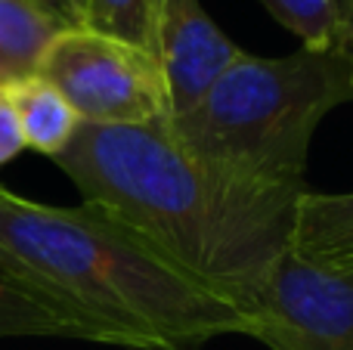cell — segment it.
<instances>
[{"mask_svg": "<svg viewBox=\"0 0 353 350\" xmlns=\"http://www.w3.org/2000/svg\"><path fill=\"white\" fill-rule=\"evenodd\" d=\"M84 124L155 127L171 121V96L152 53L90 28H62L37 65Z\"/></svg>", "mask_w": 353, "mask_h": 350, "instance_id": "cell-4", "label": "cell"}, {"mask_svg": "<svg viewBox=\"0 0 353 350\" xmlns=\"http://www.w3.org/2000/svg\"><path fill=\"white\" fill-rule=\"evenodd\" d=\"M242 53L199 0H159L155 59L168 84L171 115L189 109Z\"/></svg>", "mask_w": 353, "mask_h": 350, "instance_id": "cell-6", "label": "cell"}, {"mask_svg": "<svg viewBox=\"0 0 353 350\" xmlns=\"http://www.w3.org/2000/svg\"><path fill=\"white\" fill-rule=\"evenodd\" d=\"M261 3L276 22L298 34L307 50L344 47L341 0H261Z\"/></svg>", "mask_w": 353, "mask_h": 350, "instance_id": "cell-11", "label": "cell"}, {"mask_svg": "<svg viewBox=\"0 0 353 350\" xmlns=\"http://www.w3.org/2000/svg\"><path fill=\"white\" fill-rule=\"evenodd\" d=\"M155 10L159 0H87L84 28L155 56Z\"/></svg>", "mask_w": 353, "mask_h": 350, "instance_id": "cell-12", "label": "cell"}, {"mask_svg": "<svg viewBox=\"0 0 353 350\" xmlns=\"http://www.w3.org/2000/svg\"><path fill=\"white\" fill-rule=\"evenodd\" d=\"M43 16H50L59 28H84L87 0H31Z\"/></svg>", "mask_w": 353, "mask_h": 350, "instance_id": "cell-14", "label": "cell"}, {"mask_svg": "<svg viewBox=\"0 0 353 350\" xmlns=\"http://www.w3.org/2000/svg\"><path fill=\"white\" fill-rule=\"evenodd\" d=\"M0 258L72 307L97 344L199 350L254 326L93 202L53 208L0 186Z\"/></svg>", "mask_w": 353, "mask_h": 350, "instance_id": "cell-2", "label": "cell"}, {"mask_svg": "<svg viewBox=\"0 0 353 350\" xmlns=\"http://www.w3.org/2000/svg\"><path fill=\"white\" fill-rule=\"evenodd\" d=\"M56 165L99 205L211 291L251 313L288 251L301 192L195 155L168 130L78 124Z\"/></svg>", "mask_w": 353, "mask_h": 350, "instance_id": "cell-1", "label": "cell"}, {"mask_svg": "<svg viewBox=\"0 0 353 350\" xmlns=\"http://www.w3.org/2000/svg\"><path fill=\"white\" fill-rule=\"evenodd\" d=\"M6 96H10V105L16 112L25 146L56 158L81 124V118L62 99V93L53 84H47L41 74H31V78L6 87Z\"/></svg>", "mask_w": 353, "mask_h": 350, "instance_id": "cell-9", "label": "cell"}, {"mask_svg": "<svg viewBox=\"0 0 353 350\" xmlns=\"http://www.w3.org/2000/svg\"><path fill=\"white\" fill-rule=\"evenodd\" d=\"M353 99V50H307L263 59L242 53L168 130L214 165L285 189H307L319 121Z\"/></svg>", "mask_w": 353, "mask_h": 350, "instance_id": "cell-3", "label": "cell"}, {"mask_svg": "<svg viewBox=\"0 0 353 350\" xmlns=\"http://www.w3.org/2000/svg\"><path fill=\"white\" fill-rule=\"evenodd\" d=\"M59 31L31 0H0V87L37 74L43 50Z\"/></svg>", "mask_w": 353, "mask_h": 350, "instance_id": "cell-10", "label": "cell"}, {"mask_svg": "<svg viewBox=\"0 0 353 350\" xmlns=\"http://www.w3.org/2000/svg\"><path fill=\"white\" fill-rule=\"evenodd\" d=\"M341 34L344 47L353 50V0H341Z\"/></svg>", "mask_w": 353, "mask_h": 350, "instance_id": "cell-15", "label": "cell"}, {"mask_svg": "<svg viewBox=\"0 0 353 350\" xmlns=\"http://www.w3.org/2000/svg\"><path fill=\"white\" fill-rule=\"evenodd\" d=\"M22 149H25V140H22V130H19L16 112H12V105H10L6 87H0V165L16 158Z\"/></svg>", "mask_w": 353, "mask_h": 350, "instance_id": "cell-13", "label": "cell"}, {"mask_svg": "<svg viewBox=\"0 0 353 350\" xmlns=\"http://www.w3.org/2000/svg\"><path fill=\"white\" fill-rule=\"evenodd\" d=\"M0 338L90 341V329L72 307L0 258Z\"/></svg>", "mask_w": 353, "mask_h": 350, "instance_id": "cell-8", "label": "cell"}, {"mask_svg": "<svg viewBox=\"0 0 353 350\" xmlns=\"http://www.w3.org/2000/svg\"><path fill=\"white\" fill-rule=\"evenodd\" d=\"M288 254L325 273H353V192H301Z\"/></svg>", "mask_w": 353, "mask_h": 350, "instance_id": "cell-7", "label": "cell"}, {"mask_svg": "<svg viewBox=\"0 0 353 350\" xmlns=\"http://www.w3.org/2000/svg\"><path fill=\"white\" fill-rule=\"evenodd\" d=\"M251 338L270 350H353V273L282 254L251 304Z\"/></svg>", "mask_w": 353, "mask_h": 350, "instance_id": "cell-5", "label": "cell"}]
</instances>
